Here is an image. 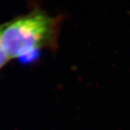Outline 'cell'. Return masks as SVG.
<instances>
[{
	"mask_svg": "<svg viewBox=\"0 0 130 130\" xmlns=\"http://www.w3.org/2000/svg\"><path fill=\"white\" fill-rule=\"evenodd\" d=\"M59 18L41 10L18 17L0 25V39L9 59L28 58L43 48L56 46Z\"/></svg>",
	"mask_w": 130,
	"mask_h": 130,
	"instance_id": "1",
	"label": "cell"
},
{
	"mask_svg": "<svg viewBox=\"0 0 130 130\" xmlns=\"http://www.w3.org/2000/svg\"><path fill=\"white\" fill-rule=\"evenodd\" d=\"M10 59L9 56L7 55V52L5 51L2 43L0 39V70L5 66Z\"/></svg>",
	"mask_w": 130,
	"mask_h": 130,
	"instance_id": "2",
	"label": "cell"
}]
</instances>
